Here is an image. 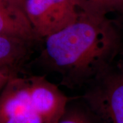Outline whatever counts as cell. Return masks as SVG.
Returning a JSON list of instances; mask_svg holds the SVG:
<instances>
[{"instance_id":"8","label":"cell","mask_w":123,"mask_h":123,"mask_svg":"<svg viewBox=\"0 0 123 123\" xmlns=\"http://www.w3.org/2000/svg\"><path fill=\"white\" fill-rule=\"evenodd\" d=\"M81 12L95 16L123 13V0H75Z\"/></svg>"},{"instance_id":"6","label":"cell","mask_w":123,"mask_h":123,"mask_svg":"<svg viewBox=\"0 0 123 123\" xmlns=\"http://www.w3.org/2000/svg\"><path fill=\"white\" fill-rule=\"evenodd\" d=\"M31 43L19 38L0 34V70L17 72L29 57Z\"/></svg>"},{"instance_id":"2","label":"cell","mask_w":123,"mask_h":123,"mask_svg":"<svg viewBox=\"0 0 123 123\" xmlns=\"http://www.w3.org/2000/svg\"><path fill=\"white\" fill-rule=\"evenodd\" d=\"M97 123H123V74L109 70L87 86L83 95Z\"/></svg>"},{"instance_id":"10","label":"cell","mask_w":123,"mask_h":123,"mask_svg":"<svg viewBox=\"0 0 123 123\" xmlns=\"http://www.w3.org/2000/svg\"><path fill=\"white\" fill-rule=\"evenodd\" d=\"M27 0H0L3 4L18 13L26 15L25 6Z\"/></svg>"},{"instance_id":"3","label":"cell","mask_w":123,"mask_h":123,"mask_svg":"<svg viewBox=\"0 0 123 123\" xmlns=\"http://www.w3.org/2000/svg\"><path fill=\"white\" fill-rule=\"evenodd\" d=\"M25 12L36 37L40 40L75 22L81 12L75 0H27Z\"/></svg>"},{"instance_id":"7","label":"cell","mask_w":123,"mask_h":123,"mask_svg":"<svg viewBox=\"0 0 123 123\" xmlns=\"http://www.w3.org/2000/svg\"><path fill=\"white\" fill-rule=\"evenodd\" d=\"M0 34L25 40H37L25 15L14 11L0 2Z\"/></svg>"},{"instance_id":"9","label":"cell","mask_w":123,"mask_h":123,"mask_svg":"<svg viewBox=\"0 0 123 123\" xmlns=\"http://www.w3.org/2000/svg\"><path fill=\"white\" fill-rule=\"evenodd\" d=\"M57 123H94L90 116L83 110L76 107H67L64 114Z\"/></svg>"},{"instance_id":"4","label":"cell","mask_w":123,"mask_h":123,"mask_svg":"<svg viewBox=\"0 0 123 123\" xmlns=\"http://www.w3.org/2000/svg\"><path fill=\"white\" fill-rule=\"evenodd\" d=\"M0 123H47L31 98L25 77L13 75L0 91Z\"/></svg>"},{"instance_id":"11","label":"cell","mask_w":123,"mask_h":123,"mask_svg":"<svg viewBox=\"0 0 123 123\" xmlns=\"http://www.w3.org/2000/svg\"><path fill=\"white\" fill-rule=\"evenodd\" d=\"M16 74L17 72L14 70L8 69L0 70V91L4 87V86L8 81L9 79Z\"/></svg>"},{"instance_id":"12","label":"cell","mask_w":123,"mask_h":123,"mask_svg":"<svg viewBox=\"0 0 123 123\" xmlns=\"http://www.w3.org/2000/svg\"><path fill=\"white\" fill-rule=\"evenodd\" d=\"M122 53H121V58H120V64H119V68H118V70L122 73L123 74V49L122 50Z\"/></svg>"},{"instance_id":"1","label":"cell","mask_w":123,"mask_h":123,"mask_svg":"<svg viewBox=\"0 0 123 123\" xmlns=\"http://www.w3.org/2000/svg\"><path fill=\"white\" fill-rule=\"evenodd\" d=\"M44 40L41 60L70 88L88 86L110 70L120 48L118 30L108 16L83 12Z\"/></svg>"},{"instance_id":"5","label":"cell","mask_w":123,"mask_h":123,"mask_svg":"<svg viewBox=\"0 0 123 123\" xmlns=\"http://www.w3.org/2000/svg\"><path fill=\"white\" fill-rule=\"evenodd\" d=\"M30 95L47 123H57L68 106L69 98L44 76L27 77Z\"/></svg>"}]
</instances>
